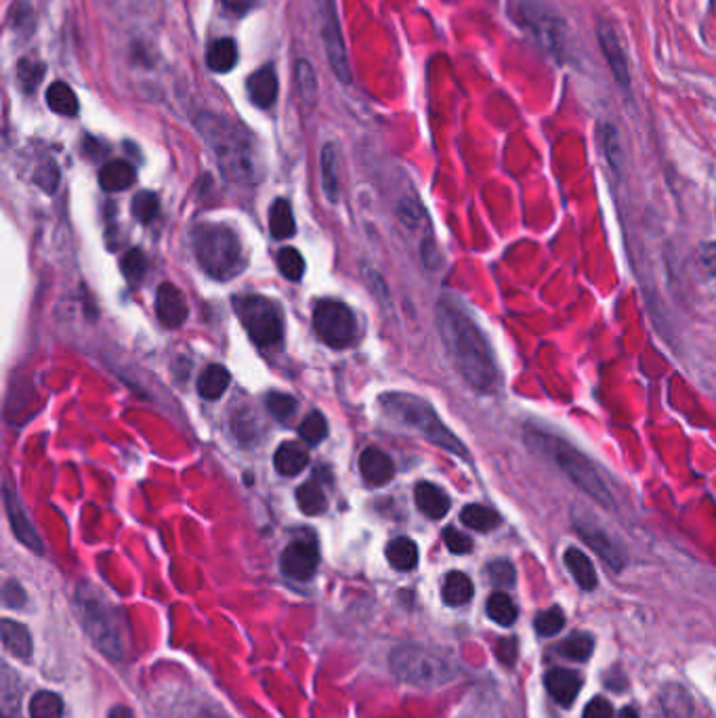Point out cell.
<instances>
[{"mask_svg": "<svg viewBox=\"0 0 716 718\" xmlns=\"http://www.w3.org/2000/svg\"><path fill=\"white\" fill-rule=\"evenodd\" d=\"M435 317H438L441 343L462 381L479 393H490L496 389L498 368L492 347L465 307L450 297H444L438 303Z\"/></svg>", "mask_w": 716, "mask_h": 718, "instance_id": "cell-1", "label": "cell"}, {"mask_svg": "<svg viewBox=\"0 0 716 718\" xmlns=\"http://www.w3.org/2000/svg\"><path fill=\"white\" fill-rule=\"evenodd\" d=\"M198 130L212 149L225 179L238 185H257L263 179V160H260L255 137L242 124L223 114H200Z\"/></svg>", "mask_w": 716, "mask_h": 718, "instance_id": "cell-2", "label": "cell"}, {"mask_svg": "<svg viewBox=\"0 0 716 718\" xmlns=\"http://www.w3.org/2000/svg\"><path fill=\"white\" fill-rule=\"evenodd\" d=\"M523 439L533 454L549 458L590 500H595L597 505L605 508L616 506L614 489H611L609 481L605 479L603 471L574 443L536 427H525Z\"/></svg>", "mask_w": 716, "mask_h": 718, "instance_id": "cell-3", "label": "cell"}, {"mask_svg": "<svg viewBox=\"0 0 716 718\" xmlns=\"http://www.w3.org/2000/svg\"><path fill=\"white\" fill-rule=\"evenodd\" d=\"M76 609L84 632L103 654L112 659H122L128 654L130 630L125 611L99 589L89 582L78 584Z\"/></svg>", "mask_w": 716, "mask_h": 718, "instance_id": "cell-4", "label": "cell"}, {"mask_svg": "<svg viewBox=\"0 0 716 718\" xmlns=\"http://www.w3.org/2000/svg\"><path fill=\"white\" fill-rule=\"evenodd\" d=\"M381 408L387 419L401 424L403 429L414 430L422 439L446 449L448 454L458 456L462 460L471 458L465 443L441 422L438 412L420 397L410 393H387L381 397Z\"/></svg>", "mask_w": 716, "mask_h": 718, "instance_id": "cell-5", "label": "cell"}, {"mask_svg": "<svg viewBox=\"0 0 716 718\" xmlns=\"http://www.w3.org/2000/svg\"><path fill=\"white\" fill-rule=\"evenodd\" d=\"M195 259L206 276L227 282L244 269L246 259L240 238L231 227L221 223H200L192 233Z\"/></svg>", "mask_w": 716, "mask_h": 718, "instance_id": "cell-6", "label": "cell"}, {"mask_svg": "<svg viewBox=\"0 0 716 718\" xmlns=\"http://www.w3.org/2000/svg\"><path fill=\"white\" fill-rule=\"evenodd\" d=\"M391 670L414 687H441L458 675V666L450 656L420 643L400 645L391 654Z\"/></svg>", "mask_w": 716, "mask_h": 718, "instance_id": "cell-7", "label": "cell"}, {"mask_svg": "<svg viewBox=\"0 0 716 718\" xmlns=\"http://www.w3.org/2000/svg\"><path fill=\"white\" fill-rule=\"evenodd\" d=\"M511 17L533 38V43L552 60L563 61L568 57V25L542 0H515Z\"/></svg>", "mask_w": 716, "mask_h": 718, "instance_id": "cell-8", "label": "cell"}, {"mask_svg": "<svg viewBox=\"0 0 716 718\" xmlns=\"http://www.w3.org/2000/svg\"><path fill=\"white\" fill-rule=\"evenodd\" d=\"M236 311L252 343L259 347H276L284 338V319L273 300L250 295L236 300Z\"/></svg>", "mask_w": 716, "mask_h": 718, "instance_id": "cell-9", "label": "cell"}, {"mask_svg": "<svg viewBox=\"0 0 716 718\" xmlns=\"http://www.w3.org/2000/svg\"><path fill=\"white\" fill-rule=\"evenodd\" d=\"M314 328L317 336L332 349H344L355 341V316L344 303L320 300L314 311Z\"/></svg>", "mask_w": 716, "mask_h": 718, "instance_id": "cell-10", "label": "cell"}, {"mask_svg": "<svg viewBox=\"0 0 716 718\" xmlns=\"http://www.w3.org/2000/svg\"><path fill=\"white\" fill-rule=\"evenodd\" d=\"M316 6H317V19H320L322 43L325 47V55H328L330 68L336 74L338 80L343 84H349L351 82L349 57L347 51H344L341 22H338L334 0H316Z\"/></svg>", "mask_w": 716, "mask_h": 718, "instance_id": "cell-11", "label": "cell"}, {"mask_svg": "<svg viewBox=\"0 0 716 718\" xmlns=\"http://www.w3.org/2000/svg\"><path fill=\"white\" fill-rule=\"evenodd\" d=\"M574 527L580 534L582 540L595 551L598 557L603 559V563L611 567V570L620 572L626 565V548L617 542L605 527L598 524L595 517H590L589 513H574Z\"/></svg>", "mask_w": 716, "mask_h": 718, "instance_id": "cell-12", "label": "cell"}, {"mask_svg": "<svg viewBox=\"0 0 716 718\" xmlns=\"http://www.w3.org/2000/svg\"><path fill=\"white\" fill-rule=\"evenodd\" d=\"M597 41L601 47V53L608 61L611 74H614L617 87L628 90L630 89V63L628 55L624 51V44L617 36L616 28L608 22H601L597 25Z\"/></svg>", "mask_w": 716, "mask_h": 718, "instance_id": "cell-13", "label": "cell"}, {"mask_svg": "<svg viewBox=\"0 0 716 718\" xmlns=\"http://www.w3.org/2000/svg\"><path fill=\"white\" fill-rule=\"evenodd\" d=\"M320 565V553L314 540H297L284 548L282 572L292 580L305 582L314 578Z\"/></svg>", "mask_w": 716, "mask_h": 718, "instance_id": "cell-14", "label": "cell"}, {"mask_svg": "<svg viewBox=\"0 0 716 718\" xmlns=\"http://www.w3.org/2000/svg\"><path fill=\"white\" fill-rule=\"evenodd\" d=\"M3 498H5L6 517H9V521H11V527H13V534H15V538L22 542L24 546H28L30 551L42 553L44 551L42 540H41V536H38V532L34 530V525H32V521L28 517V513H25L19 496L15 492H11L9 487H5Z\"/></svg>", "mask_w": 716, "mask_h": 718, "instance_id": "cell-15", "label": "cell"}, {"mask_svg": "<svg viewBox=\"0 0 716 718\" xmlns=\"http://www.w3.org/2000/svg\"><path fill=\"white\" fill-rule=\"evenodd\" d=\"M155 313H158L162 326H166V328H179L187 319V313H190L184 292L174 284H160L158 290H155Z\"/></svg>", "mask_w": 716, "mask_h": 718, "instance_id": "cell-16", "label": "cell"}, {"mask_svg": "<svg viewBox=\"0 0 716 718\" xmlns=\"http://www.w3.org/2000/svg\"><path fill=\"white\" fill-rule=\"evenodd\" d=\"M360 473L368 486L381 487L393 479L395 465L382 449L368 448L360 456Z\"/></svg>", "mask_w": 716, "mask_h": 718, "instance_id": "cell-17", "label": "cell"}, {"mask_svg": "<svg viewBox=\"0 0 716 718\" xmlns=\"http://www.w3.org/2000/svg\"><path fill=\"white\" fill-rule=\"evenodd\" d=\"M246 90H249L250 101L255 103L257 108L260 109L271 108L278 99V90H279L278 74L276 70H273V65L267 63L260 70H257L255 74L249 78V82H246Z\"/></svg>", "mask_w": 716, "mask_h": 718, "instance_id": "cell-18", "label": "cell"}, {"mask_svg": "<svg viewBox=\"0 0 716 718\" xmlns=\"http://www.w3.org/2000/svg\"><path fill=\"white\" fill-rule=\"evenodd\" d=\"M544 683H546V689H549L552 700H555L557 704H561V706H571V704L576 702L578 694H580V685H582L578 672L568 670V668L551 670L549 675H546Z\"/></svg>", "mask_w": 716, "mask_h": 718, "instance_id": "cell-19", "label": "cell"}, {"mask_svg": "<svg viewBox=\"0 0 716 718\" xmlns=\"http://www.w3.org/2000/svg\"><path fill=\"white\" fill-rule=\"evenodd\" d=\"M414 500H416V506L420 508V513L427 515L429 519L446 517L448 511H450V506H452L450 496H448L441 487L435 486V483H429V481H422L416 486Z\"/></svg>", "mask_w": 716, "mask_h": 718, "instance_id": "cell-20", "label": "cell"}, {"mask_svg": "<svg viewBox=\"0 0 716 718\" xmlns=\"http://www.w3.org/2000/svg\"><path fill=\"white\" fill-rule=\"evenodd\" d=\"M563 563H565V567H568L571 578L576 580V584L580 586L582 590L590 592L597 589V584H598L597 570H595V565H592V561L589 559V554H586L584 551H580V548H576V546H570L563 554Z\"/></svg>", "mask_w": 716, "mask_h": 718, "instance_id": "cell-21", "label": "cell"}, {"mask_svg": "<svg viewBox=\"0 0 716 718\" xmlns=\"http://www.w3.org/2000/svg\"><path fill=\"white\" fill-rule=\"evenodd\" d=\"M309 454L301 443L297 441H284L282 446L276 449V456H273V465H276V471L284 477H295L307 467Z\"/></svg>", "mask_w": 716, "mask_h": 718, "instance_id": "cell-22", "label": "cell"}, {"mask_svg": "<svg viewBox=\"0 0 716 718\" xmlns=\"http://www.w3.org/2000/svg\"><path fill=\"white\" fill-rule=\"evenodd\" d=\"M0 637H3V645L6 651H11V654L19 659H30L32 637H30V630L25 628L24 624L13 622V619H3V626H0Z\"/></svg>", "mask_w": 716, "mask_h": 718, "instance_id": "cell-23", "label": "cell"}, {"mask_svg": "<svg viewBox=\"0 0 716 718\" xmlns=\"http://www.w3.org/2000/svg\"><path fill=\"white\" fill-rule=\"evenodd\" d=\"M473 595H475V586L466 573L462 572L448 573L444 586H441V597H444L446 605L462 607L473 599Z\"/></svg>", "mask_w": 716, "mask_h": 718, "instance_id": "cell-24", "label": "cell"}, {"mask_svg": "<svg viewBox=\"0 0 716 718\" xmlns=\"http://www.w3.org/2000/svg\"><path fill=\"white\" fill-rule=\"evenodd\" d=\"M135 183V168L125 160H112L101 168L99 185L106 192H125Z\"/></svg>", "mask_w": 716, "mask_h": 718, "instance_id": "cell-25", "label": "cell"}, {"mask_svg": "<svg viewBox=\"0 0 716 718\" xmlns=\"http://www.w3.org/2000/svg\"><path fill=\"white\" fill-rule=\"evenodd\" d=\"M387 561L397 572H410L419 565V546L410 538H395L387 544Z\"/></svg>", "mask_w": 716, "mask_h": 718, "instance_id": "cell-26", "label": "cell"}, {"mask_svg": "<svg viewBox=\"0 0 716 718\" xmlns=\"http://www.w3.org/2000/svg\"><path fill=\"white\" fill-rule=\"evenodd\" d=\"M231 376L227 368L219 364H211L208 368L202 372L200 381H198V393L204 397V400H219L221 395L225 393L227 387H230Z\"/></svg>", "mask_w": 716, "mask_h": 718, "instance_id": "cell-27", "label": "cell"}, {"mask_svg": "<svg viewBox=\"0 0 716 718\" xmlns=\"http://www.w3.org/2000/svg\"><path fill=\"white\" fill-rule=\"evenodd\" d=\"M269 231L276 240H288L295 236L297 221L288 200H276L269 208Z\"/></svg>", "mask_w": 716, "mask_h": 718, "instance_id": "cell-28", "label": "cell"}, {"mask_svg": "<svg viewBox=\"0 0 716 718\" xmlns=\"http://www.w3.org/2000/svg\"><path fill=\"white\" fill-rule=\"evenodd\" d=\"M238 61V47L231 38H219L208 47L206 63L212 71L225 74V71L233 70V65Z\"/></svg>", "mask_w": 716, "mask_h": 718, "instance_id": "cell-29", "label": "cell"}, {"mask_svg": "<svg viewBox=\"0 0 716 718\" xmlns=\"http://www.w3.org/2000/svg\"><path fill=\"white\" fill-rule=\"evenodd\" d=\"M320 171H322V187L325 198L330 202L338 200V154L336 147L332 143H325L322 149L320 158Z\"/></svg>", "mask_w": 716, "mask_h": 718, "instance_id": "cell-30", "label": "cell"}, {"mask_svg": "<svg viewBox=\"0 0 716 718\" xmlns=\"http://www.w3.org/2000/svg\"><path fill=\"white\" fill-rule=\"evenodd\" d=\"M460 521L462 525L471 527L475 532H492L500 524V517L496 511L484 505H466L460 513Z\"/></svg>", "mask_w": 716, "mask_h": 718, "instance_id": "cell-31", "label": "cell"}, {"mask_svg": "<svg viewBox=\"0 0 716 718\" xmlns=\"http://www.w3.org/2000/svg\"><path fill=\"white\" fill-rule=\"evenodd\" d=\"M297 505L305 515L317 517L328 508V498H325L324 489L316 481H307L297 489Z\"/></svg>", "mask_w": 716, "mask_h": 718, "instance_id": "cell-32", "label": "cell"}, {"mask_svg": "<svg viewBox=\"0 0 716 718\" xmlns=\"http://www.w3.org/2000/svg\"><path fill=\"white\" fill-rule=\"evenodd\" d=\"M47 106L60 116H76L78 97L65 82H53L47 90Z\"/></svg>", "mask_w": 716, "mask_h": 718, "instance_id": "cell-33", "label": "cell"}, {"mask_svg": "<svg viewBox=\"0 0 716 718\" xmlns=\"http://www.w3.org/2000/svg\"><path fill=\"white\" fill-rule=\"evenodd\" d=\"M485 611L490 619L500 624V626H513L517 622V605L513 603V599L506 595V592H494V595L487 599Z\"/></svg>", "mask_w": 716, "mask_h": 718, "instance_id": "cell-34", "label": "cell"}, {"mask_svg": "<svg viewBox=\"0 0 716 718\" xmlns=\"http://www.w3.org/2000/svg\"><path fill=\"white\" fill-rule=\"evenodd\" d=\"M30 718H63V700L53 691H38L30 702Z\"/></svg>", "mask_w": 716, "mask_h": 718, "instance_id": "cell-35", "label": "cell"}, {"mask_svg": "<svg viewBox=\"0 0 716 718\" xmlns=\"http://www.w3.org/2000/svg\"><path fill=\"white\" fill-rule=\"evenodd\" d=\"M592 649H595V638L590 635H586V632H574V635H570L565 641L561 643V656L570 657V659H576V662H584V659H589L592 656Z\"/></svg>", "mask_w": 716, "mask_h": 718, "instance_id": "cell-36", "label": "cell"}, {"mask_svg": "<svg viewBox=\"0 0 716 718\" xmlns=\"http://www.w3.org/2000/svg\"><path fill=\"white\" fill-rule=\"evenodd\" d=\"M278 269L286 279H290V282H297V279H301L303 273H305L303 254L298 252L297 248H290V246L282 248V250L278 252Z\"/></svg>", "mask_w": 716, "mask_h": 718, "instance_id": "cell-37", "label": "cell"}, {"mask_svg": "<svg viewBox=\"0 0 716 718\" xmlns=\"http://www.w3.org/2000/svg\"><path fill=\"white\" fill-rule=\"evenodd\" d=\"M160 213V200L154 192L143 189L133 198V217L141 223H152Z\"/></svg>", "mask_w": 716, "mask_h": 718, "instance_id": "cell-38", "label": "cell"}, {"mask_svg": "<svg viewBox=\"0 0 716 718\" xmlns=\"http://www.w3.org/2000/svg\"><path fill=\"white\" fill-rule=\"evenodd\" d=\"M44 63L34 60H22L17 65V82L24 93H34L38 84L42 82Z\"/></svg>", "mask_w": 716, "mask_h": 718, "instance_id": "cell-39", "label": "cell"}, {"mask_svg": "<svg viewBox=\"0 0 716 718\" xmlns=\"http://www.w3.org/2000/svg\"><path fill=\"white\" fill-rule=\"evenodd\" d=\"M19 700H22V689L17 687V676L13 675L9 666L3 668V714L11 718L19 710Z\"/></svg>", "mask_w": 716, "mask_h": 718, "instance_id": "cell-40", "label": "cell"}, {"mask_svg": "<svg viewBox=\"0 0 716 718\" xmlns=\"http://www.w3.org/2000/svg\"><path fill=\"white\" fill-rule=\"evenodd\" d=\"M120 267H122V273H125V278L130 284H139L147 271L146 252H143L141 248H130L125 257H122Z\"/></svg>", "mask_w": 716, "mask_h": 718, "instance_id": "cell-41", "label": "cell"}, {"mask_svg": "<svg viewBox=\"0 0 716 718\" xmlns=\"http://www.w3.org/2000/svg\"><path fill=\"white\" fill-rule=\"evenodd\" d=\"M298 435L303 437V441L307 443V446H317V443H322L325 439V435H328V422H325L324 414L311 412L307 419L303 420L301 429H298Z\"/></svg>", "mask_w": 716, "mask_h": 718, "instance_id": "cell-42", "label": "cell"}, {"mask_svg": "<svg viewBox=\"0 0 716 718\" xmlns=\"http://www.w3.org/2000/svg\"><path fill=\"white\" fill-rule=\"evenodd\" d=\"M295 74H297V90H298V95H301V99L307 103H314L317 97V84H316V74H314V70H311L309 61H298L295 68Z\"/></svg>", "mask_w": 716, "mask_h": 718, "instance_id": "cell-43", "label": "cell"}, {"mask_svg": "<svg viewBox=\"0 0 716 718\" xmlns=\"http://www.w3.org/2000/svg\"><path fill=\"white\" fill-rule=\"evenodd\" d=\"M267 410L273 419L279 422L290 420V416L297 412V400L292 395L286 393H269L267 397Z\"/></svg>", "mask_w": 716, "mask_h": 718, "instance_id": "cell-44", "label": "cell"}, {"mask_svg": "<svg viewBox=\"0 0 716 718\" xmlns=\"http://www.w3.org/2000/svg\"><path fill=\"white\" fill-rule=\"evenodd\" d=\"M563 626H565V616L559 607H551V609L538 613L536 618V630L538 635L542 637L557 635V632H561Z\"/></svg>", "mask_w": 716, "mask_h": 718, "instance_id": "cell-45", "label": "cell"}, {"mask_svg": "<svg viewBox=\"0 0 716 718\" xmlns=\"http://www.w3.org/2000/svg\"><path fill=\"white\" fill-rule=\"evenodd\" d=\"M695 263L706 278H716V241H702L695 252Z\"/></svg>", "mask_w": 716, "mask_h": 718, "instance_id": "cell-46", "label": "cell"}, {"mask_svg": "<svg viewBox=\"0 0 716 718\" xmlns=\"http://www.w3.org/2000/svg\"><path fill=\"white\" fill-rule=\"evenodd\" d=\"M487 576H490L492 584L496 586H513L515 584V567L504 559L494 561V563H490V567H487Z\"/></svg>", "mask_w": 716, "mask_h": 718, "instance_id": "cell-47", "label": "cell"}, {"mask_svg": "<svg viewBox=\"0 0 716 718\" xmlns=\"http://www.w3.org/2000/svg\"><path fill=\"white\" fill-rule=\"evenodd\" d=\"M444 542L448 551L454 554H468L473 551V540L468 538L466 534L456 530V527H448V530H444Z\"/></svg>", "mask_w": 716, "mask_h": 718, "instance_id": "cell-48", "label": "cell"}, {"mask_svg": "<svg viewBox=\"0 0 716 718\" xmlns=\"http://www.w3.org/2000/svg\"><path fill=\"white\" fill-rule=\"evenodd\" d=\"M601 139H603L605 154L609 156L611 166L617 168V166H620V143H617L616 128H611V127H603V128H601Z\"/></svg>", "mask_w": 716, "mask_h": 718, "instance_id": "cell-49", "label": "cell"}, {"mask_svg": "<svg viewBox=\"0 0 716 718\" xmlns=\"http://www.w3.org/2000/svg\"><path fill=\"white\" fill-rule=\"evenodd\" d=\"M3 599H5L6 607H13V609H19V607H24V605H25V600H28V595H25V590L22 589V584L15 582V580H9V582L5 584Z\"/></svg>", "mask_w": 716, "mask_h": 718, "instance_id": "cell-50", "label": "cell"}, {"mask_svg": "<svg viewBox=\"0 0 716 718\" xmlns=\"http://www.w3.org/2000/svg\"><path fill=\"white\" fill-rule=\"evenodd\" d=\"M36 183L41 185L44 192L47 194H53L57 183H60V171H57V166L53 162H49V165H44L41 171L36 173Z\"/></svg>", "mask_w": 716, "mask_h": 718, "instance_id": "cell-51", "label": "cell"}, {"mask_svg": "<svg viewBox=\"0 0 716 718\" xmlns=\"http://www.w3.org/2000/svg\"><path fill=\"white\" fill-rule=\"evenodd\" d=\"M582 718H614V706L605 697H595L586 704Z\"/></svg>", "mask_w": 716, "mask_h": 718, "instance_id": "cell-52", "label": "cell"}, {"mask_svg": "<svg viewBox=\"0 0 716 718\" xmlns=\"http://www.w3.org/2000/svg\"><path fill=\"white\" fill-rule=\"evenodd\" d=\"M496 656L504 666H513L517 659V641L515 638H500L496 645Z\"/></svg>", "mask_w": 716, "mask_h": 718, "instance_id": "cell-53", "label": "cell"}, {"mask_svg": "<svg viewBox=\"0 0 716 718\" xmlns=\"http://www.w3.org/2000/svg\"><path fill=\"white\" fill-rule=\"evenodd\" d=\"M221 3H223L225 9L236 13V15H244V13H249L252 9L255 0H221Z\"/></svg>", "mask_w": 716, "mask_h": 718, "instance_id": "cell-54", "label": "cell"}, {"mask_svg": "<svg viewBox=\"0 0 716 718\" xmlns=\"http://www.w3.org/2000/svg\"><path fill=\"white\" fill-rule=\"evenodd\" d=\"M109 718H133V713L127 706H116L109 710Z\"/></svg>", "mask_w": 716, "mask_h": 718, "instance_id": "cell-55", "label": "cell"}, {"mask_svg": "<svg viewBox=\"0 0 716 718\" xmlns=\"http://www.w3.org/2000/svg\"><path fill=\"white\" fill-rule=\"evenodd\" d=\"M617 718H639V713H636L635 708H622Z\"/></svg>", "mask_w": 716, "mask_h": 718, "instance_id": "cell-56", "label": "cell"}]
</instances>
